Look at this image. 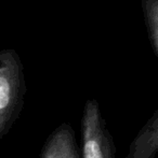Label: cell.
<instances>
[{"mask_svg": "<svg viewBox=\"0 0 158 158\" xmlns=\"http://www.w3.org/2000/svg\"><path fill=\"white\" fill-rule=\"evenodd\" d=\"M26 93L23 64L13 48L0 51V140L21 115Z\"/></svg>", "mask_w": 158, "mask_h": 158, "instance_id": "6da1fadb", "label": "cell"}, {"mask_svg": "<svg viewBox=\"0 0 158 158\" xmlns=\"http://www.w3.org/2000/svg\"><path fill=\"white\" fill-rule=\"evenodd\" d=\"M80 158H116L115 142L103 118L97 100L88 99L80 122Z\"/></svg>", "mask_w": 158, "mask_h": 158, "instance_id": "7a4b0ae2", "label": "cell"}, {"mask_svg": "<svg viewBox=\"0 0 158 158\" xmlns=\"http://www.w3.org/2000/svg\"><path fill=\"white\" fill-rule=\"evenodd\" d=\"M39 158H80L75 131L68 123L60 124L47 138Z\"/></svg>", "mask_w": 158, "mask_h": 158, "instance_id": "3957f363", "label": "cell"}, {"mask_svg": "<svg viewBox=\"0 0 158 158\" xmlns=\"http://www.w3.org/2000/svg\"><path fill=\"white\" fill-rule=\"evenodd\" d=\"M158 151V110L153 113L129 145L126 158H155Z\"/></svg>", "mask_w": 158, "mask_h": 158, "instance_id": "277c9868", "label": "cell"}, {"mask_svg": "<svg viewBox=\"0 0 158 158\" xmlns=\"http://www.w3.org/2000/svg\"><path fill=\"white\" fill-rule=\"evenodd\" d=\"M141 4L150 44L158 57V0H142Z\"/></svg>", "mask_w": 158, "mask_h": 158, "instance_id": "5b68a950", "label": "cell"}]
</instances>
